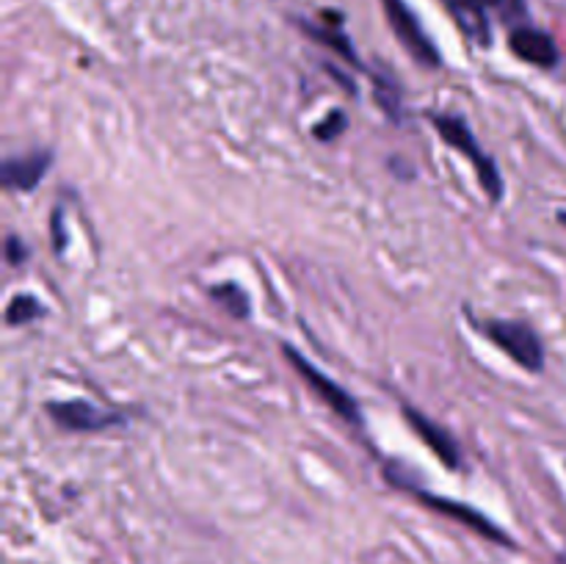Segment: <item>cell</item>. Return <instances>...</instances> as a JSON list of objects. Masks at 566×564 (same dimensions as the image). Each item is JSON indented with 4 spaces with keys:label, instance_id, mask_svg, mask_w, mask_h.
I'll use <instances>...</instances> for the list:
<instances>
[{
    "label": "cell",
    "instance_id": "1",
    "mask_svg": "<svg viewBox=\"0 0 566 564\" xmlns=\"http://www.w3.org/2000/svg\"><path fill=\"white\" fill-rule=\"evenodd\" d=\"M431 125H434L437 136H440L448 147H453L459 155H464V158L473 164V171L475 177H479L486 197H490L495 205L501 202L503 191H506L501 166H497V160L481 147V142L475 138L473 127L468 125V119L459 114H434L431 116Z\"/></svg>",
    "mask_w": 566,
    "mask_h": 564
},
{
    "label": "cell",
    "instance_id": "2",
    "mask_svg": "<svg viewBox=\"0 0 566 564\" xmlns=\"http://www.w3.org/2000/svg\"><path fill=\"white\" fill-rule=\"evenodd\" d=\"M481 332L486 335V341H492L503 354H509L520 368L531 370V374L545 370V343H542V337L536 335L531 324H525V321L490 318L481 324Z\"/></svg>",
    "mask_w": 566,
    "mask_h": 564
},
{
    "label": "cell",
    "instance_id": "3",
    "mask_svg": "<svg viewBox=\"0 0 566 564\" xmlns=\"http://www.w3.org/2000/svg\"><path fill=\"white\" fill-rule=\"evenodd\" d=\"M381 9H385L387 25H390L392 36L401 42V48L407 50L409 55H412L415 64L426 66V70H440V50H437L434 39H431L429 31L423 28V22L418 20L412 6H409L407 0H381Z\"/></svg>",
    "mask_w": 566,
    "mask_h": 564
},
{
    "label": "cell",
    "instance_id": "4",
    "mask_svg": "<svg viewBox=\"0 0 566 564\" xmlns=\"http://www.w3.org/2000/svg\"><path fill=\"white\" fill-rule=\"evenodd\" d=\"M282 354H285L287 363L293 365V370H296L298 376H302L304 382H307L310 390L315 393V396L321 398V401L326 404V407L332 409V412L337 415V418H343L346 424L352 426H363V409H359L357 398L352 396V393L346 390L343 385H337L335 379H329V376L324 374V370L318 368L315 363H310L307 357H304L302 352H298L296 346H282Z\"/></svg>",
    "mask_w": 566,
    "mask_h": 564
},
{
    "label": "cell",
    "instance_id": "5",
    "mask_svg": "<svg viewBox=\"0 0 566 564\" xmlns=\"http://www.w3.org/2000/svg\"><path fill=\"white\" fill-rule=\"evenodd\" d=\"M50 420L59 429L72 431V435H97V431H108L114 426H125L127 415L114 412V409H103L97 404L86 401V398H66V401H48L44 404Z\"/></svg>",
    "mask_w": 566,
    "mask_h": 564
},
{
    "label": "cell",
    "instance_id": "6",
    "mask_svg": "<svg viewBox=\"0 0 566 564\" xmlns=\"http://www.w3.org/2000/svg\"><path fill=\"white\" fill-rule=\"evenodd\" d=\"M451 17L457 20L459 31L475 42L479 48L492 44V20L490 11H501L503 17H512L514 9H523V0H442Z\"/></svg>",
    "mask_w": 566,
    "mask_h": 564
},
{
    "label": "cell",
    "instance_id": "7",
    "mask_svg": "<svg viewBox=\"0 0 566 564\" xmlns=\"http://www.w3.org/2000/svg\"><path fill=\"white\" fill-rule=\"evenodd\" d=\"M412 495L418 498L426 509H431V512L442 514V518L448 520H457V523H462L464 529L475 531V534L484 536V540L495 542V545H503V547H514L512 536H509L501 525L492 523L484 512L470 506V503L453 501V498H446V495H434V492H426V490H412Z\"/></svg>",
    "mask_w": 566,
    "mask_h": 564
},
{
    "label": "cell",
    "instance_id": "8",
    "mask_svg": "<svg viewBox=\"0 0 566 564\" xmlns=\"http://www.w3.org/2000/svg\"><path fill=\"white\" fill-rule=\"evenodd\" d=\"M509 50L520 61H525L531 66H539V70H553L562 61L556 39L536 25H514L509 31Z\"/></svg>",
    "mask_w": 566,
    "mask_h": 564
},
{
    "label": "cell",
    "instance_id": "9",
    "mask_svg": "<svg viewBox=\"0 0 566 564\" xmlns=\"http://www.w3.org/2000/svg\"><path fill=\"white\" fill-rule=\"evenodd\" d=\"M53 166V153L50 149H33V153L6 158L0 166V182L6 191H33L44 180L48 169Z\"/></svg>",
    "mask_w": 566,
    "mask_h": 564
},
{
    "label": "cell",
    "instance_id": "10",
    "mask_svg": "<svg viewBox=\"0 0 566 564\" xmlns=\"http://www.w3.org/2000/svg\"><path fill=\"white\" fill-rule=\"evenodd\" d=\"M403 418H407V424L412 426L415 435L423 440V446L429 448L431 453H434L437 459H440L446 468L457 470L459 462H462V451H459L457 440L451 437V431L442 429L440 424H434V420L429 418L426 412H420V409L409 407V404H403Z\"/></svg>",
    "mask_w": 566,
    "mask_h": 564
},
{
    "label": "cell",
    "instance_id": "11",
    "mask_svg": "<svg viewBox=\"0 0 566 564\" xmlns=\"http://www.w3.org/2000/svg\"><path fill=\"white\" fill-rule=\"evenodd\" d=\"M321 17H324V22H310V20H296V25L302 28L304 33H307L313 42L324 44V48H329L332 53L340 55L346 64L357 66V70H365V64L359 61L357 55V48H354L352 39L346 36V31H343V14L340 11H321Z\"/></svg>",
    "mask_w": 566,
    "mask_h": 564
},
{
    "label": "cell",
    "instance_id": "12",
    "mask_svg": "<svg viewBox=\"0 0 566 564\" xmlns=\"http://www.w3.org/2000/svg\"><path fill=\"white\" fill-rule=\"evenodd\" d=\"M210 299H213L216 304H219L221 310H224L227 315H232V318H247L249 315V293L243 291L238 282H221V285H213L210 288Z\"/></svg>",
    "mask_w": 566,
    "mask_h": 564
},
{
    "label": "cell",
    "instance_id": "13",
    "mask_svg": "<svg viewBox=\"0 0 566 564\" xmlns=\"http://www.w3.org/2000/svg\"><path fill=\"white\" fill-rule=\"evenodd\" d=\"M44 313H48V310H44V304L39 302L33 293H17V296L9 302V307H6V324L28 326L33 324V321L42 318Z\"/></svg>",
    "mask_w": 566,
    "mask_h": 564
},
{
    "label": "cell",
    "instance_id": "14",
    "mask_svg": "<svg viewBox=\"0 0 566 564\" xmlns=\"http://www.w3.org/2000/svg\"><path fill=\"white\" fill-rule=\"evenodd\" d=\"M374 94H376V100H379L381 111H385L390 119H396V122L401 119V111H403L401 88H398V83L392 81V77L376 75L374 72Z\"/></svg>",
    "mask_w": 566,
    "mask_h": 564
},
{
    "label": "cell",
    "instance_id": "15",
    "mask_svg": "<svg viewBox=\"0 0 566 564\" xmlns=\"http://www.w3.org/2000/svg\"><path fill=\"white\" fill-rule=\"evenodd\" d=\"M346 127H348L346 111H332V114H326L324 119L313 127V136L318 138V142H335L337 136L346 133Z\"/></svg>",
    "mask_w": 566,
    "mask_h": 564
},
{
    "label": "cell",
    "instance_id": "16",
    "mask_svg": "<svg viewBox=\"0 0 566 564\" xmlns=\"http://www.w3.org/2000/svg\"><path fill=\"white\" fill-rule=\"evenodd\" d=\"M3 252H6V260H9V265H22L28 260V247L22 243V238H17V236L6 238Z\"/></svg>",
    "mask_w": 566,
    "mask_h": 564
},
{
    "label": "cell",
    "instance_id": "17",
    "mask_svg": "<svg viewBox=\"0 0 566 564\" xmlns=\"http://www.w3.org/2000/svg\"><path fill=\"white\" fill-rule=\"evenodd\" d=\"M61 219H64V216H61V210H53V219H50V230H53V249L55 252H64V230H61Z\"/></svg>",
    "mask_w": 566,
    "mask_h": 564
},
{
    "label": "cell",
    "instance_id": "18",
    "mask_svg": "<svg viewBox=\"0 0 566 564\" xmlns=\"http://www.w3.org/2000/svg\"><path fill=\"white\" fill-rule=\"evenodd\" d=\"M326 72H329V75H332V77H337V81H340V86H343V88H346V92H348V94H357V86H354V83H352V77H348V75H343V72H340V70H337V66L326 64Z\"/></svg>",
    "mask_w": 566,
    "mask_h": 564
},
{
    "label": "cell",
    "instance_id": "19",
    "mask_svg": "<svg viewBox=\"0 0 566 564\" xmlns=\"http://www.w3.org/2000/svg\"><path fill=\"white\" fill-rule=\"evenodd\" d=\"M558 221L566 227V210H558Z\"/></svg>",
    "mask_w": 566,
    "mask_h": 564
}]
</instances>
